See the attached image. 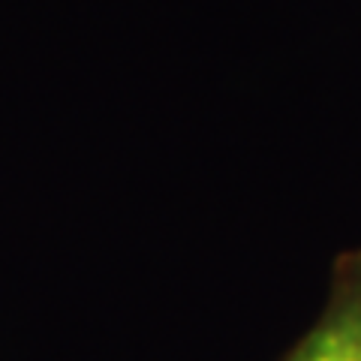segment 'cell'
I'll return each mask as SVG.
<instances>
[{
  "instance_id": "1",
  "label": "cell",
  "mask_w": 361,
  "mask_h": 361,
  "mask_svg": "<svg viewBox=\"0 0 361 361\" xmlns=\"http://www.w3.org/2000/svg\"><path fill=\"white\" fill-rule=\"evenodd\" d=\"M280 361H361V247L334 259L319 316Z\"/></svg>"
}]
</instances>
